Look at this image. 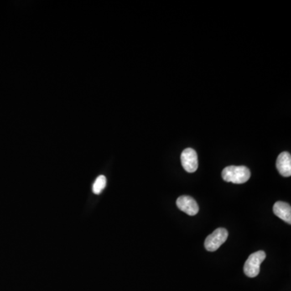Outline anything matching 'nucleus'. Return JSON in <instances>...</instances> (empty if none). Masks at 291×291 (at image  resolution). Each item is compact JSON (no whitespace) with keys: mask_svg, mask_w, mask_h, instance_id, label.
<instances>
[{"mask_svg":"<svg viewBox=\"0 0 291 291\" xmlns=\"http://www.w3.org/2000/svg\"><path fill=\"white\" fill-rule=\"evenodd\" d=\"M228 238V231L226 229L218 228L205 239V249L209 252H214L219 249L222 245L226 242Z\"/></svg>","mask_w":291,"mask_h":291,"instance_id":"7ed1b4c3","label":"nucleus"},{"mask_svg":"<svg viewBox=\"0 0 291 291\" xmlns=\"http://www.w3.org/2000/svg\"><path fill=\"white\" fill-rule=\"evenodd\" d=\"M177 207L190 216H194L199 211L198 203L189 196H181L177 200Z\"/></svg>","mask_w":291,"mask_h":291,"instance_id":"39448f33","label":"nucleus"},{"mask_svg":"<svg viewBox=\"0 0 291 291\" xmlns=\"http://www.w3.org/2000/svg\"><path fill=\"white\" fill-rule=\"evenodd\" d=\"M223 179L234 184H244L251 177V173L245 166H229L222 172Z\"/></svg>","mask_w":291,"mask_h":291,"instance_id":"f257e3e1","label":"nucleus"},{"mask_svg":"<svg viewBox=\"0 0 291 291\" xmlns=\"http://www.w3.org/2000/svg\"><path fill=\"white\" fill-rule=\"evenodd\" d=\"M106 182H107V180H106V177L105 176L98 177L96 178V181L94 183L93 188H92L94 194H101V192L104 190L105 186H106Z\"/></svg>","mask_w":291,"mask_h":291,"instance_id":"6e6552de","label":"nucleus"},{"mask_svg":"<svg viewBox=\"0 0 291 291\" xmlns=\"http://www.w3.org/2000/svg\"><path fill=\"white\" fill-rule=\"evenodd\" d=\"M182 167L187 173H195L198 170V160L197 152L193 148L184 150L180 156Z\"/></svg>","mask_w":291,"mask_h":291,"instance_id":"20e7f679","label":"nucleus"},{"mask_svg":"<svg viewBox=\"0 0 291 291\" xmlns=\"http://www.w3.org/2000/svg\"><path fill=\"white\" fill-rule=\"evenodd\" d=\"M273 214L287 224H291V207L288 203L277 201L272 208Z\"/></svg>","mask_w":291,"mask_h":291,"instance_id":"0eeeda50","label":"nucleus"},{"mask_svg":"<svg viewBox=\"0 0 291 291\" xmlns=\"http://www.w3.org/2000/svg\"><path fill=\"white\" fill-rule=\"evenodd\" d=\"M266 257V252L258 251L250 255L245 262L244 271L248 277H256L261 271V265Z\"/></svg>","mask_w":291,"mask_h":291,"instance_id":"f03ea898","label":"nucleus"},{"mask_svg":"<svg viewBox=\"0 0 291 291\" xmlns=\"http://www.w3.org/2000/svg\"><path fill=\"white\" fill-rule=\"evenodd\" d=\"M277 169L282 177H289L291 176V156L289 152H282L277 159Z\"/></svg>","mask_w":291,"mask_h":291,"instance_id":"423d86ee","label":"nucleus"}]
</instances>
